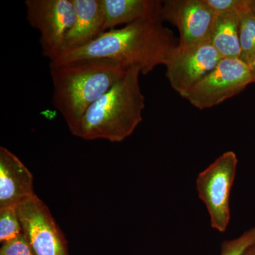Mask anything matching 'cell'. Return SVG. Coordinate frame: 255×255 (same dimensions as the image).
Here are the masks:
<instances>
[{
	"instance_id": "6da1fadb",
	"label": "cell",
	"mask_w": 255,
	"mask_h": 255,
	"mask_svg": "<svg viewBox=\"0 0 255 255\" xmlns=\"http://www.w3.org/2000/svg\"><path fill=\"white\" fill-rule=\"evenodd\" d=\"M177 46L173 33L162 21H139L106 31L86 46L62 53L50 65L110 59L140 69L146 75L159 65H165Z\"/></svg>"
},
{
	"instance_id": "7a4b0ae2",
	"label": "cell",
	"mask_w": 255,
	"mask_h": 255,
	"mask_svg": "<svg viewBox=\"0 0 255 255\" xmlns=\"http://www.w3.org/2000/svg\"><path fill=\"white\" fill-rule=\"evenodd\" d=\"M128 68L110 59L50 65L53 107L73 133L87 109L121 80Z\"/></svg>"
},
{
	"instance_id": "3957f363",
	"label": "cell",
	"mask_w": 255,
	"mask_h": 255,
	"mask_svg": "<svg viewBox=\"0 0 255 255\" xmlns=\"http://www.w3.org/2000/svg\"><path fill=\"white\" fill-rule=\"evenodd\" d=\"M140 69L130 68L107 93L87 109L75 136L112 142L130 136L142 121L145 97L140 85Z\"/></svg>"
},
{
	"instance_id": "277c9868",
	"label": "cell",
	"mask_w": 255,
	"mask_h": 255,
	"mask_svg": "<svg viewBox=\"0 0 255 255\" xmlns=\"http://www.w3.org/2000/svg\"><path fill=\"white\" fill-rule=\"evenodd\" d=\"M237 165V156L228 151L210 164L196 179L198 194L209 211L211 226L219 232L226 231L231 219L230 196Z\"/></svg>"
},
{
	"instance_id": "5b68a950",
	"label": "cell",
	"mask_w": 255,
	"mask_h": 255,
	"mask_svg": "<svg viewBox=\"0 0 255 255\" xmlns=\"http://www.w3.org/2000/svg\"><path fill=\"white\" fill-rule=\"evenodd\" d=\"M26 18L40 32L42 55L56 60L63 53L65 37L73 28L76 13L72 0H26Z\"/></svg>"
},
{
	"instance_id": "8992f818",
	"label": "cell",
	"mask_w": 255,
	"mask_h": 255,
	"mask_svg": "<svg viewBox=\"0 0 255 255\" xmlns=\"http://www.w3.org/2000/svg\"><path fill=\"white\" fill-rule=\"evenodd\" d=\"M251 82V70L243 60L222 58L184 98L199 110L211 108L238 95Z\"/></svg>"
},
{
	"instance_id": "52a82bcc",
	"label": "cell",
	"mask_w": 255,
	"mask_h": 255,
	"mask_svg": "<svg viewBox=\"0 0 255 255\" xmlns=\"http://www.w3.org/2000/svg\"><path fill=\"white\" fill-rule=\"evenodd\" d=\"M17 211L23 233L36 255H68L63 233L36 194L18 204Z\"/></svg>"
},
{
	"instance_id": "ba28073f",
	"label": "cell",
	"mask_w": 255,
	"mask_h": 255,
	"mask_svg": "<svg viewBox=\"0 0 255 255\" xmlns=\"http://www.w3.org/2000/svg\"><path fill=\"white\" fill-rule=\"evenodd\" d=\"M216 16L204 0L162 1L161 21H169L179 30V49L210 41Z\"/></svg>"
},
{
	"instance_id": "9c48e42d",
	"label": "cell",
	"mask_w": 255,
	"mask_h": 255,
	"mask_svg": "<svg viewBox=\"0 0 255 255\" xmlns=\"http://www.w3.org/2000/svg\"><path fill=\"white\" fill-rule=\"evenodd\" d=\"M221 59L210 41L187 49H179L177 46L165 65L167 78L172 88L184 97Z\"/></svg>"
},
{
	"instance_id": "30bf717a",
	"label": "cell",
	"mask_w": 255,
	"mask_h": 255,
	"mask_svg": "<svg viewBox=\"0 0 255 255\" xmlns=\"http://www.w3.org/2000/svg\"><path fill=\"white\" fill-rule=\"evenodd\" d=\"M34 194L31 172L14 154L0 147V208L18 206Z\"/></svg>"
},
{
	"instance_id": "8fae6325",
	"label": "cell",
	"mask_w": 255,
	"mask_h": 255,
	"mask_svg": "<svg viewBox=\"0 0 255 255\" xmlns=\"http://www.w3.org/2000/svg\"><path fill=\"white\" fill-rule=\"evenodd\" d=\"M76 13L73 28L65 37L63 53L81 48L95 41L105 31L102 0H72Z\"/></svg>"
},
{
	"instance_id": "7c38bea8",
	"label": "cell",
	"mask_w": 255,
	"mask_h": 255,
	"mask_svg": "<svg viewBox=\"0 0 255 255\" xmlns=\"http://www.w3.org/2000/svg\"><path fill=\"white\" fill-rule=\"evenodd\" d=\"M105 15V31L121 25L139 21H162V1L159 0H102Z\"/></svg>"
},
{
	"instance_id": "4fadbf2b",
	"label": "cell",
	"mask_w": 255,
	"mask_h": 255,
	"mask_svg": "<svg viewBox=\"0 0 255 255\" xmlns=\"http://www.w3.org/2000/svg\"><path fill=\"white\" fill-rule=\"evenodd\" d=\"M241 11L216 16L210 42L222 58L241 59L239 38V14Z\"/></svg>"
},
{
	"instance_id": "5bb4252c",
	"label": "cell",
	"mask_w": 255,
	"mask_h": 255,
	"mask_svg": "<svg viewBox=\"0 0 255 255\" xmlns=\"http://www.w3.org/2000/svg\"><path fill=\"white\" fill-rule=\"evenodd\" d=\"M248 1L239 14V38L241 60L247 65L255 55V14Z\"/></svg>"
},
{
	"instance_id": "9a60e30c",
	"label": "cell",
	"mask_w": 255,
	"mask_h": 255,
	"mask_svg": "<svg viewBox=\"0 0 255 255\" xmlns=\"http://www.w3.org/2000/svg\"><path fill=\"white\" fill-rule=\"evenodd\" d=\"M22 233L17 206L0 208V242L11 241Z\"/></svg>"
},
{
	"instance_id": "2e32d148",
	"label": "cell",
	"mask_w": 255,
	"mask_h": 255,
	"mask_svg": "<svg viewBox=\"0 0 255 255\" xmlns=\"http://www.w3.org/2000/svg\"><path fill=\"white\" fill-rule=\"evenodd\" d=\"M255 243V226L245 231L236 239L223 241L220 255H243L246 250Z\"/></svg>"
},
{
	"instance_id": "e0dca14e",
	"label": "cell",
	"mask_w": 255,
	"mask_h": 255,
	"mask_svg": "<svg viewBox=\"0 0 255 255\" xmlns=\"http://www.w3.org/2000/svg\"><path fill=\"white\" fill-rule=\"evenodd\" d=\"M0 255H36L23 233L11 241L3 243Z\"/></svg>"
},
{
	"instance_id": "ac0fdd59",
	"label": "cell",
	"mask_w": 255,
	"mask_h": 255,
	"mask_svg": "<svg viewBox=\"0 0 255 255\" xmlns=\"http://www.w3.org/2000/svg\"><path fill=\"white\" fill-rule=\"evenodd\" d=\"M206 5L216 15L241 11L248 0H204Z\"/></svg>"
},
{
	"instance_id": "d6986e66",
	"label": "cell",
	"mask_w": 255,
	"mask_h": 255,
	"mask_svg": "<svg viewBox=\"0 0 255 255\" xmlns=\"http://www.w3.org/2000/svg\"><path fill=\"white\" fill-rule=\"evenodd\" d=\"M248 67H249L250 70H251L252 80L253 82H255V55L249 63H248Z\"/></svg>"
},
{
	"instance_id": "ffe728a7",
	"label": "cell",
	"mask_w": 255,
	"mask_h": 255,
	"mask_svg": "<svg viewBox=\"0 0 255 255\" xmlns=\"http://www.w3.org/2000/svg\"><path fill=\"white\" fill-rule=\"evenodd\" d=\"M243 255H255V243L250 246Z\"/></svg>"
},
{
	"instance_id": "44dd1931",
	"label": "cell",
	"mask_w": 255,
	"mask_h": 255,
	"mask_svg": "<svg viewBox=\"0 0 255 255\" xmlns=\"http://www.w3.org/2000/svg\"><path fill=\"white\" fill-rule=\"evenodd\" d=\"M248 5H249L250 9L255 14V0H249Z\"/></svg>"
}]
</instances>
